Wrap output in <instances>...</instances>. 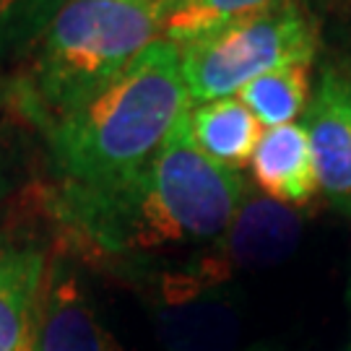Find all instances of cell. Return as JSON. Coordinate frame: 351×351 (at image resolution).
I'll return each instance as SVG.
<instances>
[{"label": "cell", "mask_w": 351, "mask_h": 351, "mask_svg": "<svg viewBox=\"0 0 351 351\" xmlns=\"http://www.w3.org/2000/svg\"><path fill=\"white\" fill-rule=\"evenodd\" d=\"M156 328L164 351H234L242 333V313L224 284L195 274L167 276Z\"/></svg>", "instance_id": "5"}, {"label": "cell", "mask_w": 351, "mask_h": 351, "mask_svg": "<svg viewBox=\"0 0 351 351\" xmlns=\"http://www.w3.org/2000/svg\"><path fill=\"white\" fill-rule=\"evenodd\" d=\"M239 101L255 114L265 128H278L297 123L307 112L313 91H310V65H289L250 81L237 94Z\"/></svg>", "instance_id": "12"}, {"label": "cell", "mask_w": 351, "mask_h": 351, "mask_svg": "<svg viewBox=\"0 0 351 351\" xmlns=\"http://www.w3.org/2000/svg\"><path fill=\"white\" fill-rule=\"evenodd\" d=\"M250 172L265 198L287 206L313 201L320 188L307 128L302 123L265 128L250 159Z\"/></svg>", "instance_id": "10"}, {"label": "cell", "mask_w": 351, "mask_h": 351, "mask_svg": "<svg viewBox=\"0 0 351 351\" xmlns=\"http://www.w3.org/2000/svg\"><path fill=\"white\" fill-rule=\"evenodd\" d=\"M190 130L203 154L232 172L250 164L255 146L263 136V125L239 97L190 107Z\"/></svg>", "instance_id": "11"}, {"label": "cell", "mask_w": 351, "mask_h": 351, "mask_svg": "<svg viewBox=\"0 0 351 351\" xmlns=\"http://www.w3.org/2000/svg\"><path fill=\"white\" fill-rule=\"evenodd\" d=\"M68 0H0V58L39 39Z\"/></svg>", "instance_id": "14"}, {"label": "cell", "mask_w": 351, "mask_h": 351, "mask_svg": "<svg viewBox=\"0 0 351 351\" xmlns=\"http://www.w3.org/2000/svg\"><path fill=\"white\" fill-rule=\"evenodd\" d=\"M47 247L0 224V351H34Z\"/></svg>", "instance_id": "8"}, {"label": "cell", "mask_w": 351, "mask_h": 351, "mask_svg": "<svg viewBox=\"0 0 351 351\" xmlns=\"http://www.w3.org/2000/svg\"><path fill=\"white\" fill-rule=\"evenodd\" d=\"M302 125L313 149L317 188L339 211L351 213V75L328 68Z\"/></svg>", "instance_id": "7"}, {"label": "cell", "mask_w": 351, "mask_h": 351, "mask_svg": "<svg viewBox=\"0 0 351 351\" xmlns=\"http://www.w3.org/2000/svg\"><path fill=\"white\" fill-rule=\"evenodd\" d=\"M250 351H274V349H268V346H252Z\"/></svg>", "instance_id": "16"}, {"label": "cell", "mask_w": 351, "mask_h": 351, "mask_svg": "<svg viewBox=\"0 0 351 351\" xmlns=\"http://www.w3.org/2000/svg\"><path fill=\"white\" fill-rule=\"evenodd\" d=\"M284 0H162V39L177 47Z\"/></svg>", "instance_id": "13"}, {"label": "cell", "mask_w": 351, "mask_h": 351, "mask_svg": "<svg viewBox=\"0 0 351 351\" xmlns=\"http://www.w3.org/2000/svg\"><path fill=\"white\" fill-rule=\"evenodd\" d=\"M34 351H120L73 268L52 261L42 281Z\"/></svg>", "instance_id": "9"}, {"label": "cell", "mask_w": 351, "mask_h": 351, "mask_svg": "<svg viewBox=\"0 0 351 351\" xmlns=\"http://www.w3.org/2000/svg\"><path fill=\"white\" fill-rule=\"evenodd\" d=\"M188 107L180 47L156 39L107 86L45 125L63 185L112 190L133 182Z\"/></svg>", "instance_id": "2"}, {"label": "cell", "mask_w": 351, "mask_h": 351, "mask_svg": "<svg viewBox=\"0 0 351 351\" xmlns=\"http://www.w3.org/2000/svg\"><path fill=\"white\" fill-rule=\"evenodd\" d=\"M8 164H5V156H3V151H0V198L8 193Z\"/></svg>", "instance_id": "15"}, {"label": "cell", "mask_w": 351, "mask_h": 351, "mask_svg": "<svg viewBox=\"0 0 351 351\" xmlns=\"http://www.w3.org/2000/svg\"><path fill=\"white\" fill-rule=\"evenodd\" d=\"M162 39V0H68L32 45L19 101L50 125Z\"/></svg>", "instance_id": "3"}, {"label": "cell", "mask_w": 351, "mask_h": 351, "mask_svg": "<svg viewBox=\"0 0 351 351\" xmlns=\"http://www.w3.org/2000/svg\"><path fill=\"white\" fill-rule=\"evenodd\" d=\"M317 52V32L300 0L226 24L180 47L182 81L190 104L237 97L250 81L289 68L310 65Z\"/></svg>", "instance_id": "4"}, {"label": "cell", "mask_w": 351, "mask_h": 351, "mask_svg": "<svg viewBox=\"0 0 351 351\" xmlns=\"http://www.w3.org/2000/svg\"><path fill=\"white\" fill-rule=\"evenodd\" d=\"M302 216L274 198H245L213 258L201 268L216 284H226L237 271H258L284 263L300 247Z\"/></svg>", "instance_id": "6"}, {"label": "cell", "mask_w": 351, "mask_h": 351, "mask_svg": "<svg viewBox=\"0 0 351 351\" xmlns=\"http://www.w3.org/2000/svg\"><path fill=\"white\" fill-rule=\"evenodd\" d=\"M242 201L239 172L203 154L188 107L143 175L112 190L60 185L52 213L78 250L128 252L219 242Z\"/></svg>", "instance_id": "1"}]
</instances>
